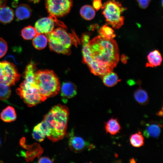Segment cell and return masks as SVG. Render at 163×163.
I'll use <instances>...</instances> for the list:
<instances>
[{
  "instance_id": "1",
  "label": "cell",
  "mask_w": 163,
  "mask_h": 163,
  "mask_svg": "<svg viewBox=\"0 0 163 163\" xmlns=\"http://www.w3.org/2000/svg\"><path fill=\"white\" fill-rule=\"evenodd\" d=\"M88 34L81 37L83 60L91 72L96 75L103 76L112 71L119 59L118 47L113 39H107L100 36L91 40Z\"/></svg>"
},
{
  "instance_id": "2",
  "label": "cell",
  "mask_w": 163,
  "mask_h": 163,
  "mask_svg": "<svg viewBox=\"0 0 163 163\" xmlns=\"http://www.w3.org/2000/svg\"><path fill=\"white\" fill-rule=\"evenodd\" d=\"M69 114L67 107L59 104L53 107L45 115L43 120L47 124L50 132L48 139L55 142L64 138L66 134Z\"/></svg>"
},
{
  "instance_id": "3",
  "label": "cell",
  "mask_w": 163,
  "mask_h": 163,
  "mask_svg": "<svg viewBox=\"0 0 163 163\" xmlns=\"http://www.w3.org/2000/svg\"><path fill=\"white\" fill-rule=\"evenodd\" d=\"M24 79L16 90L17 94L29 107H32L46 99L41 95L35 84L34 71L28 69L24 71Z\"/></svg>"
},
{
  "instance_id": "4",
  "label": "cell",
  "mask_w": 163,
  "mask_h": 163,
  "mask_svg": "<svg viewBox=\"0 0 163 163\" xmlns=\"http://www.w3.org/2000/svg\"><path fill=\"white\" fill-rule=\"evenodd\" d=\"M34 80L40 94L46 99L57 95L60 89L59 78L52 70H40L35 72Z\"/></svg>"
},
{
  "instance_id": "5",
  "label": "cell",
  "mask_w": 163,
  "mask_h": 163,
  "mask_svg": "<svg viewBox=\"0 0 163 163\" xmlns=\"http://www.w3.org/2000/svg\"><path fill=\"white\" fill-rule=\"evenodd\" d=\"M50 50L59 53L69 55L73 45L76 46L78 39L74 34L68 33L64 29L58 28L46 34Z\"/></svg>"
},
{
  "instance_id": "6",
  "label": "cell",
  "mask_w": 163,
  "mask_h": 163,
  "mask_svg": "<svg viewBox=\"0 0 163 163\" xmlns=\"http://www.w3.org/2000/svg\"><path fill=\"white\" fill-rule=\"evenodd\" d=\"M102 14L108 24L115 29L120 28L124 24V17L122 15L126 9L121 3L116 0H109L101 7Z\"/></svg>"
},
{
  "instance_id": "7",
  "label": "cell",
  "mask_w": 163,
  "mask_h": 163,
  "mask_svg": "<svg viewBox=\"0 0 163 163\" xmlns=\"http://www.w3.org/2000/svg\"><path fill=\"white\" fill-rule=\"evenodd\" d=\"M20 76L13 63L6 60L0 61V83L9 86L14 85L19 80Z\"/></svg>"
},
{
  "instance_id": "8",
  "label": "cell",
  "mask_w": 163,
  "mask_h": 163,
  "mask_svg": "<svg viewBox=\"0 0 163 163\" xmlns=\"http://www.w3.org/2000/svg\"><path fill=\"white\" fill-rule=\"evenodd\" d=\"M72 0H45V5L50 15L62 17L70 11Z\"/></svg>"
},
{
  "instance_id": "9",
  "label": "cell",
  "mask_w": 163,
  "mask_h": 163,
  "mask_svg": "<svg viewBox=\"0 0 163 163\" xmlns=\"http://www.w3.org/2000/svg\"><path fill=\"white\" fill-rule=\"evenodd\" d=\"M69 146L74 152H79L86 149L93 148V145L91 144L82 137L74 135V132L72 131L69 134Z\"/></svg>"
},
{
  "instance_id": "10",
  "label": "cell",
  "mask_w": 163,
  "mask_h": 163,
  "mask_svg": "<svg viewBox=\"0 0 163 163\" xmlns=\"http://www.w3.org/2000/svg\"><path fill=\"white\" fill-rule=\"evenodd\" d=\"M55 17L50 15L38 20L34 27L37 33L46 34L52 32L54 29L55 22L57 20L54 18Z\"/></svg>"
},
{
  "instance_id": "11",
  "label": "cell",
  "mask_w": 163,
  "mask_h": 163,
  "mask_svg": "<svg viewBox=\"0 0 163 163\" xmlns=\"http://www.w3.org/2000/svg\"><path fill=\"white\" fill-rule=\"evenodd\" d=\"M77 93V88L74 84L70 82H65L62 83L61 96L64 102L66 103L68 99L73 97Z\"/></svg>"
},
{
  "instance_id": "12",
  "label": "cell",
  "mask_w": 163,
  "mask_h": 163,
  "mask_svg": "<svg viewBox=\"0 0 163 163\" xmlns=\"http://www.w3.org/2000/svg\"><path fill=\"white\" fill-rule=\"evenodd\" d=\"M162 126V125L158 122H150L146 124L143 135L148 138H157L160 135Z\"/></svg>"
},
{
  "instance_id": "13",
  "label": "cell",
  "mask_w": 163,
  "mask_h": 163,
  "mask_svg": "<svg viewBox=\"0 0 163 163\" xmlns=\"http://www.w3.org/2000/svg\"><path fill=\"white\" fill-rule=\"evenodd\" d=\"M104 129L106 133L114 135L120 133L122 128L117 118L112 117L104 123Z\"/></svg>"
},
{
  "instance_id": "14",
  "label": "cell",
  "mask_w": 163,
  "mask_h": 163,
  "mask_svg": "<svg viewBox=\"0 0 163 163\" xmlns=\"http://www.w3.org/2000/svg\"><path fill=\"white\" fill-rule=\"evenodd\" d=\"M23 146L24 148L29 150L24 155L27 161H32L36 157H39L43 152V149L40 145L37 143L31 145H25Z\"/></svg>"
},
{
  "instance_id": "15",
  "label": "cell",
  "mask_w": 163,
  "mask_h": 163,
  "mask_svg": "<svg viewBox=\"0 0 163 163\" xmlns=\"http://www.w3.org/2000/svg\"><path fill=\"white\" fill-rule=\"evenodd\" d=\"M147 62L146 67H154L159 66L162 61V58L160 52L155 50L149 53L147 56Z\"/></svg>"
},
{
  "instance_id": "16",
  "label": "cell",
  "mask_w": 163,
  "mask_h": 163,
  "mask_svg": "<svg viewBox=\"0 0 163 163\" xmlns=\"http://www.w3.org/2000/svg\"><path fill=\"white\" fill-rule=\"evenodd\" d=\"M32 14L30 7L25 4H20L15 11V15L19 20H23L29 18Z\"/></svg>"
},
{
  "instance_id": "17",
  "label": "cell",
  "mask_w": 163,
  "mask_h": 163,
  "mask_svg": "<svg viewBox=\"0 0 163 163\" xmlns=\"http://www.w3.org/2000/svg\"><path fill=\"white\" fill-rule=\"evenodd\" d=\"M14 13L13 9L5 5L0 8V22L6 24L10 23L14 18Z\"/></svg>"
},
{
  "instance_id": "18",
  "label": "cell",
  "mask_w": 163,
  "mask_h": 163,
  "mask_svg": "<svg viewBox=\"0 0 163 163\" xmlns=\"http://www.w3.org/2000/svg\"><path fill=\"white\" fill-rule=\"evenodd\" d=\"M0 117L1 119L4 122L9 123L16 120L17 114L14 107L11 106H8L2 110Z\"/></svg>"
},
{
  "instance_id": "19",
  "label": "cell",
  "mask_w": 163,
  "mask_h": 163,
  "mask_svg": "<svg viewBox=\"0 0 163 163\" xmlns=\"http://www.w3.org/2000/svg\"><path fill=\"white\" fill-rule=\"evenodd\" d=\"M102 76L104 84L108 87L113 86L121 81L117 74L112 71L106 73Z\"/></svg>"
},
{
  "instance_id": "20",
  "label": "cell",
  "mask_w": 163,
  "mask_h": 163,
  "mask_svg": "<svg viewBox=\"0 0 163 163\" xmlns=\"http://www.w3.org/2000/svg\"><path fill=\"white\" fill-rule=\"evenodd\" d=\"M48 41L46 36L44 34L37 33L33 39L32 44L36 49L41 50L46 46Z\"/></svg>"
},
{
  "instance_id": "21",
  "label": "cell",
  "mask_w": 163,
  "mask_h": 163,
  "mask_svg": "<svg viewBox=\"0 0 163 163\" xmlns=\"http://www.w3.org/2000/svg\"><path fill=\"white\" fill-rule=\"evenodd\" d=\"M134 95L135 100L140 105H144L148 103L149 96L144 90L141 88H138L135 91Z\"/></svg>"
},
{
  "instance_id": "22",
  "label": "cell",
  "mask_w": 163,
  "mask_h": 163,
  "mask_svg": "<svg viewBox=\"0 0 163 163\" xmlns=\"http://www.w3.org/2000/svg\"><path fill=\"white\" fill-rule=\"evenodd\" d=\"M81 16L87 20H91L94 18L95 15V9L91 6L86 5L81 7L80 10Z\"/></svg>"
},
{
  "instance_id": "23",
  "label": "cell",
  "mask_w": 163,
  "mask_h": 163,
  "mask_svg": "<svg viewBox=\"0 0 163 163\" xmlns=\"http://www.w3.org/2000/svg\"><path fill=\"white\" fill-rule=\"evenodd\" d=\"M37 34L34 27L29 25L24 27L21 31V35L25 40L33 39Z\"/></svg>"
},
{
  "instance_id": "24",
  "label": "cell",
  "mask_w": 163,
  "mask_h": 163,
  "mask_svg": "<svg viewBox=\"0 0 163 163\" xmlns=\"http://www.w3.org/2000/svg\"><path fill=\"white\" fill-rule=\"evenodd\" d=\"M131 145L135 147H140L144 145V138L140 132L133 134L129 138Z\"/></svg>"
},
{
  "instance_id": "25",
  "label": "cell",
  "mask_w": 163,
  "mask_h": 163,
  "mask_svg": "<svg viewBox=\"0 0 163 163\" xmlns=\"http://www.w3.org/2000/svg\"><path fill=\"white\" fill-rule=\"evenodd\" d=\"M98 31L100 36L104 39H113L116 36L113 30L106 24L100 27Z\"/></svg>"
},
{
  "instance_id": "26",
  "label": "cell",
  "mask_w": 163,
  "mask_h": 163,
  "mask_svg": "<svg viewBox=\"0 0 163 163\" xmlns=\"http://www.w3.org/2000/svg\"><path fill=\"white\" fill-rule=\"evenodd\" d=\"M11 91L9 86L3 83H0V100L6 101L10 97Z\"/></svg>"
},
{
  "instance_id": "27",
  "label": "cell",
  "mask_w": 163,
  "mask_h": 163,
  "mask_svg": "<svg viewBox=\"0 0 163 163\" xmlns=\"http://www.w3.org/2000/svg\"><path fill=\"white\" fill-rule=\"evenodd\" d=\"M32 135L33 138L36 141L41 142L46 137L43 133L35 126L34 128Z\"/></svg>"
},
{
  "instance_id": "28",
  "label": "cell",
  "mask_w": 163,
  "mask_h": 163,
  "mask_svg": "<svg viewBox=\"0 0 163 163\" xmlns=\"http://www.w3.org/2000/svg\"><path fill=\"white\" fill-rule=\"evenodd\" d=\"M8 50V45L6 41L0 37V58L4 56Z\"/></svg>"
},
{
  "instance_id": "29",
  "label": "cell",
  "mask_w": 163,
  "mask_h": 163,
  "mask_svg": "<svg viewBox=\"0 0 163 163\" xmlns=\"http://www.w3.org/2000/svg\"><path fill=\"white\" fill-rule=\"evenodd\" d=\"M139 7L142 9L146 8L148 6L151 0H136Z\"/></svg>"
},
{
  "instance_id": "30",
  "label": "cell",
  "mask_w": 163,
  "mask_h": 163,
  "mask_svg": "<svg viewBox=\"0 0 163 163\" xmlns=\"http://www.w3.org/2000/svg\"><path fill=\"white\" fill-rule=\"evenodd\" d=\"M93 6L94 9L98 11L102 6L101 0H93Z\"/></svg>"
},
{
  "instance_id": "31",
  "label": "cell",
  "mask_w": 163,
  "mask_h": 163,
  "mask_svg": "<svg viewBox=\"0 0 163 163\" xmlns=\"http://www.w3.org/2000/svg\"><path fill=\"white\" fill-rule=\"evenodd\" d=\"M53 160L47 157H43L40 158L38 160V162L39 163H53Z\"/></svg>"
},
{
  "instance_id": "32",
  "label": "cell",
  "mask_w": 163,
  "mask_h": 163,
  "mask_svg": "<svg viewBox=\"0 0 163 163\" xmlns=\"http://www.w3.org/2000/svg\"><path fill=\"white\" fill-rule=\"evenodd\" d=\"M121 60L123 63L126 64L127 62V57L125 55L123 54L121 56Z\"/></svg>"
},
{
  "instance_id": "33",
  "label": "cell",
  "mask_w": 163,
  "mask_h": 163,
  "mask_svg": "<svg viewBox=\"0 0 163 163\" xmlns=\"http://www.w3.org/2000/svg\"><path fill=\"white\" fill-rule=\"evenodd\" d=\"M8 0H0V8L5 5Z\"/></svg>"
},
{
  "instance_id": "34",
  "label": "cell",
  "mask_w": 163,
  "mask_h": 163,
  "mask_svg": "<svg viewBox=\"0 0 163 163\" xmlns=\"http://www.w3.org/2000/svg\"><path fill=\"white\" fill-rule=\"evenodd\" d=\"M127 83L130 85H132L135 83V81L132 80H129L127 81Z\"/></svg>"
},
{
  "instance_id": "35",
  "label": "cell",
  "mask_w": 163,
  "mask_h": 163,
  "mask_svg": "<svg viewBox=\"0 0 163 163\" xmlns=\"http://www.w3.org/2000/svg\"><path fill=\"white\" fill-rule=\"evenodd\" d=\"M156 115L160 117H162L163 116L162 108L161 110L159 111L157 113Z\"/></svg>"
},
{
  "instance_id": "36",
  "label": "cell",
  "mask_w": 163,
  "mask_h": 163,
  "mask_svg": "<svg viewBox=\"0 0 163 163\" xmlns=\"http://www.w3.org/2000/svg\"><path fill=\"white\" fill-rule=\"evenodd\" d=\"M29 2H33L34 3L37 2L39 1V0H26Z\"/></svg>"
},
{
  "instance_id": "37",
  "label": "cell",
  "mask_w": 163,
  "mask_h": 163,
  "mask_svg": "<svg viewBox=\"0 0 163 163\" xmlns=\"http://www.w3.org/2000/svg\"><path fill=\"white\" fill-rule=\"evenodd\" d=\"M129 162L130 163H132L136 162L134 159L133 158L130 159Z\"/></svg>"
},
{
  "instance_id": "38",
  "label": "cell",
  "mask_w": 163,
  "mask_h": 163,
  "mask_svg": "<svg viewBox=\"0 0 163 163\" xmlns=\"http://www.w3.org/2000/svg\"><path fill=\"white\" fill-rule=\"evenodd\" d=\"M1 140H0V146L1 145Z\"/></svg>"
}]
</instances>
